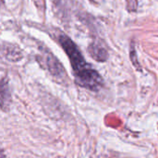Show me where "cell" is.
<instances>
[{
  "instance_id": "6da1fadb",
  "label": "cell",
  "mask_w": 158,
  "mask_h": 158,
  "mask_svg": "<svg viewBox=\"0 0 158 158\" xmlns=\"http://www.w3.org/2000/svg\"><path fill=\"white\" fill-rule=\"evenodd\" d=\"M62 48L69 57L77 83L86 89L97 91L103 85V80L99 73L86 63L77 45L66 35L58 37Z\"/></svg>"
},
{
  "instance_id": "7a4b0ae2",
  "label": "cell",
  "mask_w": 158,
  "mask_h": 158,
  "mask_svg": "<svg viewBox=\"0 0 158 158\" xmlns=\"http://www.w3.org/2000/svg\"><path fill=\"white\" fill-rule=\"evenodd\" d=\"M89 50H90V53H91L92 56L95 60H98V61H105V60H106L107 53H106V49L102 45L97 44H92Z\"/></svg>"
}]
</instances>
